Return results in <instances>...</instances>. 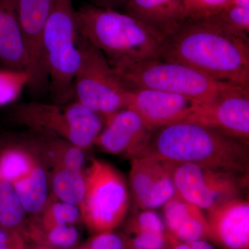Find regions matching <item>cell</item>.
Here are the masks:
<instances>
[{
  "mask_svg": "<svg viewBox=\"0 0 249 249\" xmlns=\"http://www.w3.org/2000/svg\"><path fill=\"white\" fill-rule=\"evenodd\" d=\"M160 59L224 83L249 86V39L214 17L187 18L167 34Z\"/></svg>",
  "mask_w": 249,
  "mask_h": 249,
  "instance_id": "1",
  "label": "cell"
},
{
  "mask_svg": "<svg viewBox=\"0 0 249 249\" xmlns=\"http://www.w3.org/2000/svg\"><path fill=\"white\" fill-rule=\"evenodd\" d=\"M136 157H152L174 164L204 165L241 175L249 169L247 141L189 121L154 128Z\"/></svg>",
  "mask_w": 249,
  "mask_h": 249,
  "instance_id": "2",
  "label": "cell"
},
{
  "mask_svg": "<svg viewBox=\"0 0 249 249\" xmlns=\"http://www.w3.org/2000/svg\"><path fill=\"white\" fill-rule=\"evenodd\" d=\"M78 35L107 58L113 69L160 58L166 36L125 13L86 4L76 10Z\"/></svg>",
  "mask_w": 249,
  "mask_h": 249,
  "instance_id": "3",
  "label": "cell"
},
{
  "mask_svg": "<svg viewBox=\"0 0 249 249\" xmlns=\"http://www.w3.org/2000/svg\"><path fill=\"white\" fill-rule=\"evenodd\" d=\"M76 10L73 0H52L44 31L48 91L54 103L73 99V81L80 63Z\"/></svg>",
  "mask_w": 249,
  "mask_h": 249,
  "instance_id": "4",
  "label": "cell"
},
{
  "mask_svg": "<svg viewBox=\"0 0 249 249\" xmlns=\"http://www.w3.org/2000/svg\"><path fill=\"white\" fill-rule=\"evenodd\" d=\"M129 89L175 93L197 105L209 104L229 83L218 81L178 62L152 58L113 69Z\"/></svg>",
  "mask_w": 249,
  "mask_h": 249,
  "instance_id": "5",
  "label": "cell"
},
{
  "mask_svg": "<svg viewBox=\"0 0 249 249\" xmlns=\"http://www.w3.org/2000/svg\"><path fill=\"white\" fill-rule=\"evenodd\" d=\"M78 45L80 63L73 81L75 101L104 117L128 107L130 89L104 54L79 35Z\"/></svg>",
  "mask_w": 249,
  "mask_h": 249,
  "instance_id": "6",
  "label": "cell"
},
{
  "mask_svg": "<svg viewBox=\"0 0 249 249\" xmlns=\"http://www.w3.org/2000/svg\"><path fill=\"white\" fill-rule=\"evenodd\" d=\"M65 105L23 103L16 108V116L23 124L85 150L101 131V116L75 100Z\"/></svg>",
  "mask_w": 249,
  "mask_h": 249,
  "instance_id": "7",
  "label": "cell"
},
{
  "mask_svg": "<svg viewBox=\"0 0 249 249\" xmlns=\"http://www.w3.org/2000/svg\"><path fill=\"white\" fill-rule=\"evenodd\" d=\"M86 193L80 206L85 224L93 231H111L124 221L129 208L124 177L103 160H93L85 175Z\"/></svg>",
  "mask_w": 249,
  "mask_h": 249,
  "instance_id": "8",
  "label": "cell"
},
{
  "mask_svg": "<svg viewBox=\"0 0 249 249\" xmlns=\"http://www.w3.org/2000/svg\"><path fill=\"white\" fill-rule=\"evenodd\" d=\"M242 175L204 165L173 163L176 195L207 211L223 202L240 197L246 183Z\"/></svg>",
  "mask_w": 249,
  "mask_h": 249,
  "instance_id": "9",
  "label": "cell"
},
{
  "mask_svg": "<svg viewBox=\"0 0 249 249\" xmlns=\"http://www.w3.org/2000/svg\"><path fill=\"white\" fill-rule=\"evenodd\" d=\"M182 121L204 124L248 141L249 86L229 83L212 103L193 105Z\"/></svg>",
  "mask_w": 249,
  "mask_h": 249,
  "instance_id": "10",
  "label": "cell"
},
{
  "mask_svg": "<svg viewBox=\"0 0 249 249\" xmlns=\"http://www.w3.org/2000/svg\"><path fill=\"white\" fill-rule=\"evenodd\" d=\"M173 169V163L152 157L132 158L129 186L141 209L161 207L176 195Z\"/></svg>",
  "mask_w": 249,
  "mask_h": 249,
  "instance_id": "11",
  "label": "cell"
},
{
  "mask_svg": "<svg viewBox=\"0 0 249 249\" xmlns=\"http://www.w3.org/2000/svg\"><path fill=\"white\" fill-rule=\"evenodd\" d=\"M152 129L135 111L125 108L105 117L94 144L108 153L132 157L146 143Z\"/></svg>",
  "mask_w": 249,
  "mask_h": 249,
  "instance_id": "12",
  "label": "cell"
},
{
  "mask_svg": "<svg viewBox=\"0 0 249 249\" xmlns=\"http://www.w3.org/2000/svg\"><path fill=\"white\" fill-rule=\"evenodd\" d=\"M209 239L224 249H249V203L234 198L208 211Z\"/></svg>",
  "mask_w": 249,
  "mask_h": 249,
  "instance_id": "13",
  "label": "cell"
},
{
  "mask_svg": "<svg viewBox=\"0 0 249 249\" xmlns=\"http://www.w3.org/2000/svg\"><path fill=\"white\" fill-rule=\"evenodd\" d=\"M180 95L152 89H130L128 107L152 129L184 120L193 105Z\"/></svg>",
  "mask_w": 249,
  "mask_h": 249,
  "instance_id": "14",
  "label": "cell"
},
{
  "mask_svg": "<svg viewBox=\"0 0 249 249\" xmlns=\"http://www.w3.org/2000/svg\"><path fill=\"white\" fill-rule=\"evenodd\" d=\"M52 0H17L19 26L27 55V71L40 77L47 71L43 47L44 31Z\"/></svg>",
  "mask_w": 249,
  "mask_h": 249,
  "instance_id": "15",
  "label": "cell"
},
{
  "mask_svg": "<svg viewBox=\"0 0 249 249\" xmlns=\"http://www.w3.org/2000/svg\"><path fill=\"white\" fill-rule=\"evenodd\" d=\"M163 206L167 233L188 245L209 238L206 216L196 205L175 195Z\"/></svg>",
  "mask_w": 249,
  "mask_h": 249,
  "instance_id": "16",
  "label": "cell"
},
{
  "mask_svg": "<svg viewBox=\"0 0 249 249\" xmlns=\"http://www.w3.org/2000/svg\"><path fill=\"white\" fill-rule=\"evenodd\" d=\"M27 65L17 0H0V70L27 73Z\"/></svg>",
  "mask_w": 249,
  "mask_h": 249,
  "instance_id": "17",
  "label": "cell"
},
{
  "mask_svg": "<svg viewBox=\"0 0 249 249\" xmlns=\"http://www.w3.org/2000/svg\"><path fill=\"white\" fill-rule=\"evenodd\" d=\"M124 13L165 36L188 18L186 0H129Z\"/></svg>",
  "mask_w": 249,
  "mask_h": 249,
  "instance_id": "18",
  "label": "cell"
},
{
  "mask_svg": "<svg viewBox=\"0 0 249 249\" xmlns=\"http://www.w3.org/2000/svg\"><path fill=\"white\" fill-rule=\"evenodd\" d=\"M127 229L132 249H165L168 245L164 222L152 210H143L134 216Z\"/></svg>",
  "mask_w": 249,
  "mask_h": 249,
  "instance_id": "19",
  "label": "cell"
},
{
  "mask_svg": "<svg viewBox=\"0 0 249 249\" xmlns=\"http://www.w3.org/2000/svg\"><path fill=\"white\" fill-rule=\"evenodd\" d=\"M26 212L37 214L45 209L48 200V186L45 171L34 166L24 178L13 183Z\"/></svg>",
  "mask_w": 249,
  "mask_h": 249,
  "instance_id": "20",
  "label": "cell"
},
{
  "mask_svg": "<svg viewBox=\"0 0 249 249\" xmlns=\"http://www.w3.org/2000/svg\"><path fill=\"white\" fill-rule=\"evenodd\" d=\"M55 196L63 202L80 206L86 193V180L81 171L57 168L52 178Z\"/></svg>",
  "mask_w": 249,
  "mask_h": 249,
  "instance_id": "21",
  "label": "cell"
},
{
  "mask_svg": "<svg viewBox=\"0 0 249 249\" xmlns=\"http://www.w3.org/2000/svg\"><path fill=\"white\" fill-rule=\"evenodd\" d=\"M24 212L13 183L6 180H1L0 227L6 230L18 227L24 219Z\"/></svg>",
  "mask_w": 249,
  "mask_h": 249,
  "instance_id": "22",
  "label": "cell"
},
{
  "mask_svg": "<svg viewBox=\"0 0 249 249\" xmlns=\"http://www.w3.org/2000/svg\"><path fill=\"white\" fill-rule=\"evenodd\" d=\"M35 166L31 157L23 150H10L0 159V178L11 183L20 179Z\"/></svg>",
  "mask_w": 249,
  "mask_h": 249,
  "instance_id": "23",
  "label": "cell"
},
{
  "mask_svg": "<svg viewBox=\"0 0 249 249\" xmlns=\"http://www.w3.org/2000/svg\"><path fill=\"white\" fill-rule=\"evenodd\" d=\"M28 81L26 72L0 70V106L14 101Z\"/></svg>",
  "mask_w": 249,
  "mask_h": 249,
  "instance_id": "24",
  "label": "cell"
},
{
  "mask_svg": "<svg viewBox=\"0 0 249 249\" xmlns=\"http://www.w3.org/2000/svg\"><path fill=\"white\" fill-rule=\"evenodd\" d=\"M80 216L78 206L57 201L46 210L45 222L49 229L58 226L71 225L79 219Z\"/></svg>",
  "mask_w": 249,
  "mask_h": 249,
  "instance_id": "25",
  "label": "cell"
},
{
  "mask_svg": "<svg viewBox=\"0 0 249 249\" xmlns=\"http://www.w3.org/2000/svg\"><path fill=\"white\" fill-rule=\"evenodd\" d=\"M214 17L224 25L238 34L248 36L249 8L230 4Z\"/></svg>",
  "mask_w": 249,
  "mask_h": 249,
  "instance_id": "26",
  "label": "cell"
},
{
  "mask_svg": "<svg viewBox=\"0 0 249 249\" xmlns=\"http://www.w3.org/2000/svg\"><path fill=\"white\" fill-rule=\"evenodd\" d=\"M50 143L57 152L62 155L60 157L58 168L81 171L85 161L84 149L72 145L65 140H55Z\"/></svg>",
  "mask_w": 249,
  "mask_h": 249,
  "instance_id": "27",
  "label": "cell"
},
{
  "mask_svg": "<svg viewBox=\"0 0 249 249\" xmlns=\"http://www.w3.org/2000/svg\"><path fill=\"white\" fill-rule=\"evenodd\" d=\"M231 4V0H186L188 18L212 17Z\"/></svg>",
  "mask_w": 249,
  "mask_h": 249,
  "instance_id": "28",
  "label": "cell"
},
{
  "mask_svg": "<svg viewBox=\"0 0 249 249\" xmlns=\"http://www.w3.org/2000/svg\"><path fill=\"white\" fill-rule=\"evenodd\" d=\"M47 239L52 245L62 248H68L76 243L78 232L71 225L58 226L49 229Z\"/></svg>",
  "mask_w": 249,
  "mask_h": 249,
  "instance_id": "29",
  "label": "cell"
},
{
  "mask_svg": "<svg viewBox=\"0 0 249 249\" xmlns=\"http://www.w3.org/2000/svg\"><path fill=\"white\" fill-rule=\"evenodd\" d=\"M88 249H131L128 238L111 231L100 232L90 242Z\"/></svg>",
  "mask_w": 249,
  "mask_h": 249,
  "instance_id": "30",
  "label": "cell"
},
{
  "mask_svg": "<svg viewBox=\"0 0 249 249\" xmlns=\"http://www.w3.org/2000/svg\"><path fill=\"white\" fill-rule=\"evenodd\" d=\"M18 237L13 235L9 230L0 227V249H21Z\"/></svg>",
  "mask_w": 249,
  "mask_h": 249,
  "instance_id": "31",
  "label": "cell"
},
{
  "mask_svg": "<svg viewBox=\"0 0 249 249\" xmlns=\"http://www.w3.org/2000/svg\"><path fill=\"white\" fill-rule=\"evenodd\" d=\"M96 3L94 5L101 7L116 10L119 6H125L129 0H93Z\"/></svg>",
  "mask_w": 249,
  "mask_h": 249,
  "instance_id": "32",
  "label": "cell"
},
{
  "mask_svg": "<svg viewBox=\"0 0 249 249\" xmlns=\"http://www.w3.org/2000/svg\"><path fill=\"white\" fill-rule=\"evenodd\" d=\"M166 237L167 242H168V245H170V249H192L190 245L179 242L167 232Z\"/></svg>",
  "mask_w": 249,
  "mask_h": 249,
  "instance_id": "33",
  "label": "cell"
},
{
  "mask_svg": "<svg viewBox=\"0 0 249 249\" xmlns=\"http://www.w3.org/2000/svg\"><path fill=\"white\" fill-rule=\"evenodd\" d=\"M192 249H214L206 240L196 241L190 244Z\"/></svg>",
  "mask_w": 249,
  "mask_h": 249,
  "instance_id": "34",
  "label": "cell"
},
{
  "mask_svg": "<svg viewBox=\"0 0 249 249\" xmlns=\"http://www.w3.org/2000/svg\"><path fill=\"white\" fill-rule=\"evenodd\" d=\"M231 4L249 8V0H231Z\"/></svg>",
  "mask_w": 249,
  "mask_h": 249,
  "instance_id": "35",
  "label": "cell"
},
{
  "mask_svg": "<svg viewBox=\"0 0 249 249\" xmlns=\"http://www.w3.org/2000/svg\"><path fill=\"white\" fill-rule=\"evenodd\" d=\"M88 249V248H87V249Z\"/></svg>",
  "mask_w": 249,
  "mask_h": 249,
  "instance_id": "36",
  "label": "cell"
}]
</instances>
